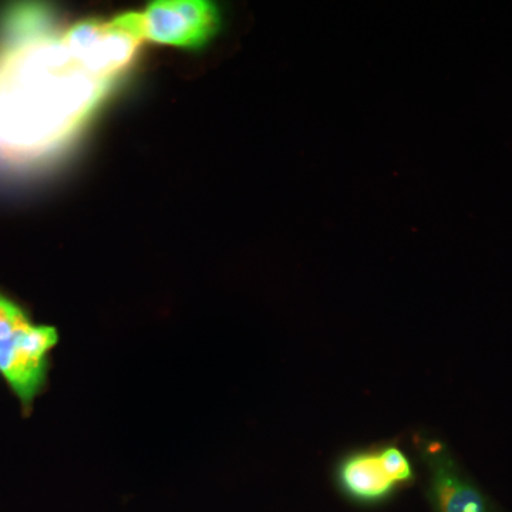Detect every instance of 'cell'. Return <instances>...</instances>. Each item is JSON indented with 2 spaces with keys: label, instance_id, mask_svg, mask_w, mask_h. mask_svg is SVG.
Returning <instances> with one entry per match:
<instances>
[{
  "label": "cell",
  "instance_id": "cell-3",
  "mask_svg": "<svg viewBox=\"0 0 512 512\" xmlns=\"http://www.w3.org/2000/svg\"><path fill=\"white\" fill-rule=\"evenodd\" d=\"M414 447L426 468V495L433 512H503L444 441L419 433L414 436Z\"/></svg>",
  "mask_w": 512,
  "mask_h": 512
},
{
  "label": "cell",
  "instance_id": "cell-2",
  "mask_svg": "<svg viewBox=\"0 0 512 512\" xmlns=\"http://www.w3.org/2000/svg\"><path fill=\"white\" fill-rule=\"evenodd\" d=\"M416 470L396 443L353 450L340 457L335 481L343 495L359 504H377L412 484Z\"/></svg>",
  "mask_w": 512,
  "mask_h": 512
},
{
  "label": "cell",
  "instance_id": "cell-4",
  "mask_svg": "<svg viewBox=\"0 0 512 512\" xmlns=\"http://www.w3.org/2000/svg\"><path fill=\"white\" fill-rule=\"evenodd\" d=\"M141 19L144 39L185 49L207 45L221 28L220 10L205 0H160Z\"/></svg>",
  "mask_w": 512,
  "mask_h": 512
},
{
  "label": "cell",
  "instance_id": "cell-1",
  "mask_svg": "<svg viewBox=\"0 0 512 512\" xmlns=\"http://www.w3.org/2000/svg\"><path fill=\"white\" fill-rule=\"evenodd\" d=\"M57 342L55 328L35 325L19 305L0 295V376L25 409L45 389Z\"/></svg>",
  "mask_w": 512,
  "mask_h": 512
}]
</instances>
